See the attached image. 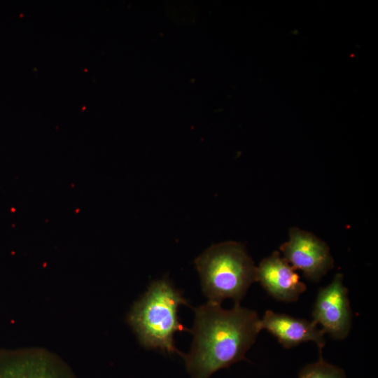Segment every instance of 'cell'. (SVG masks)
<instances>
[{
    "label": "cell",
    "instance_id": "5b68a950",
    "mask_svg": "<svg viewBox=\"0 0 378 378\" xmlns=\"http://www.w3.org/2000/svg\"><path fill=\"white\" fill-rule=\"evenodd\" d=\"M284 258L312 281H319L333 267L334 260L327 244L314 234L293 227L289 239L280 247Z\"/></svg>",
    "mask_w": 378,
    "mask_h": 378
},
{
    "label": "cell",
    "instance_id": "3957f363",
    "mask_svg": "<svg viewBox=\"0 0 378 378\" xmlns=\"http://www.w3.org/2000/svg\"><path fill=\"white\" fill-rule=\"evenodd\" d=\"M195 265L209 301L221 303L230 298L239 303L256 281L257 267L239 242L213 244L195 259Z\"/></svg>",
    "mask_w": 378,
    "mask_h": 378
},
{
    "label": "cell",
    "instance_id": "8992f818",
    "mask_svg": "<svg viewBox=\"0 0 378 378\" xmlns=\"http://www.w3.org/2000/svg\"><path fill=\"white\" fill-rule=\"evenodd\" d=\"M312 318L325 333L335 340H343L349 335L351 312L348 289L344 286L341 273L335 274L330 284L318 290Z\"/></svg>",
    "mask_w": 378,
    "mask_h": 378
},
{
    "label": "cell",
    "instance_id": "ba28073f",
    "mask_svg": "<svg viewBox=\"0 0 378 378\" xmlns=\"http://www.w3.org/2000/svg\"><path fill=\"white\" fill-rule=\"evenodd\" d=\"M260 328L275 337L286 349L302 342H313L316 344L321 356L322 349L326 344V333L321 328H318L313 320L307 321L268 309L260 318Z\"/></svg>",
    "mask_w": 378,
    "mask_h": 378
},
{
    "label": "cell",
    "instance_id": "9c48e42d",
    "mask_svg": "<svg viewBox=\"0 0 378 378\" xmlns=\"http://www.w3.org/2000/svg\"><path fill=\"white\" fill-rule=\"evenodd\" d=\"M298 378H346L344 371L340 367L324 360L322 356L318 361L305 365L300 372Z\"/></svg>",
    "mask_w": 378,
    "mask_h": 378
},
{
    "label": "cell",
    "instance_id": "52a82bcc",
    "mask_svg": "<svg viewBox=\"0 0 378 378\" xmlns=\"http://www.w3.org/2000/svg\"><path fill=\"white\" fill-rule=\"evenodd\" d=\"M256 281L274 299L292 302L306 290L295 270L278 251L264 258L256 268Z\"/></svg>",
    "mask_w": 378,
    "mask_h": 378
},
{
    "label": "cell",
    "instance_id": "277c9868",
    "mask_svg": "<svg viewBox=\"0 0 378 378\" xmlns=\"http://www.w3.org/2000/svg\"><path fill=\"white\" fill-rule=\"evenodd\" d=\"M0 378H78L57 354L42 348L0 349Z\"/></svg>",
    "mask_w": 378,
    "mask_h": 378
},
{
    "label": "cell",
    "instance_id": "7a4b0ae2",
    "mask_svg": "<svg viewBox=\"0 0 378 378\" xmlns=\"http://www.w3.org/2000/svg\"><path fill=\"white\" fill-rule=\"evenodd\" d=\"M188 304L182 293L167 278L153 281L130 310L127 321L139 343L148 349L182 356L174 344L176 332H190L180 321L178 309Z\"/></svg>",
    "mask_w": 378,
    "mask_h": 378
},
{
    "label": "cell",
    "instance_id": "6da1fadb",
    "mask_svg": "<svg viewBox=\"0 0 378 378\" xmlns=\"http://www.w3.org/2000/svg\"><path fill=\"white\" fill-rule=\"evenodd\" d=\"M194 312L191 349L182 355L190 378H210L219 370L246 359L261 330L255 311L239 303L225 309L220 303L208 301Z\"/></svg>",
    "mask_w": 378,
    "mask_h": 378
}]
</instances>
